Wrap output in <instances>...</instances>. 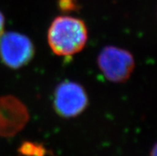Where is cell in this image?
Listing matches in <instances>:
<instances>
[{
  "label": "cell",
  "instance_id": "6da1fadb",
  "mask_svg": "<svg viewBox=\"0 0 157 156\" xmlns=\"http://www.w3.org/2000/svg\"><path fill=\"white\" fill-rule=\"evenodd\" d=\"M88 40L86 23L70 15L56 17L47 32V42L52 52L60 57H69L83 50Z\"/></svg>",
  "mask_w": 157,
  "mask_h": 156
},
{
  "label": "cell",
  "instance_id": "7a4b0ae2",
  "mask_svg": "<svg viewBox=\"0 0 157 156\" xmlns=\"http://www.w3.org/2000/svg\"><path fill=\"white\" fill-rule=\"evenodd\" d=\"M98 66L108 81L123 83L133 72L135 61L131 53L123 48L107 46L98 56Z\"/></svg>",
  "mask_w": 157,
  "mask_h": 156
},
{
  "label": "cell",
  "instance_id": "3957f363",
  "mask_svg": "<svg viewBox=\"0 0 157 156\" xmlns=\"http://www.w3.org/2000/svg\"><path fill=\"white\" fill-rule=\"evenodd\" d=\"M89 105V97L82 85L72 81H66L56 87L53 105L58 116L74 118L82 114Z\"/></svg>",
  "mask_w": 157,
  "mask_h": 156
},
{
  "label": "cell",
  "instance_id": "277c9868",
  "mask_svg": "<svg viewBox=\"0 0 157 156\" xmlns=\"http://www.w3.org/2000/svg\"><path fill=\"white\" fill-rule=\"evenodd\" d=\"M31 40L18 32H7L0 36V59L4 65L18 69L27 65L34 55Z\"/></svg>",
  "mask_w": 157,
  "mask_h": 156
},
{
  "label": "cell",
  "instance_id": "5b68a950",
  "mask_svg": "<svg viewBox=\"0 0 157 156\" xmlns=\"http://www.w3.org/2000/svg\"><path fill=\"white\" fill-rule=\"evenodd\" d=\"M29 120V111L18 98L11 95L0 97V136H14L25 127Z\"/></svg>",
  "mask_w": 157,
  "mask_h": 156
},
{
  "label": "cell",
  "instance_id": "8992f818",
  "mask_svg": "<svg viewBox=\"0 0 157 156\" xmlns=\"http://www.w3.org/2000/svg\"><path fill=\"white\" fill-rule=\"evenodd\" d=\"M58 6L64 13H70L79 10L78 0H58Z\"/></svg>",
  "mask_w": 157,
  "mask_h": 156
},
{
  "label": "cell",
  "instance_id": "52a82bcc",
  "mask_svg": "<svg viewBox=\"0 0 157 156\" xmlns=\"http://www.w3.org/2000/svg\"><path fill=\"white\" fill-rule=\"evenodd\" d=\"M4 26H5V18L2 12L0 11V36L4 33Z\"/></svg>",
  "mask_w": 157,
  "mask_h": 156
},
{
  "label": "cell",
  "instance_id": "ba28073f",
  "mask_svg": "<svg viewBox=\"0 0 157 156\" xmlns=\"http://www.w3.org/2000/svg\"><path fill=\"white\" fill-rule=\"evenodd\" d=\"M150 156H157V143L151 149V152H150Z\"/></svg>",
  "mask_w": 157,
  "mask_h": 156
}]
</instances>
